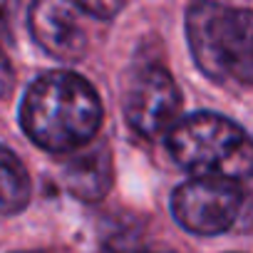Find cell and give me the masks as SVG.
<instances>
[{
  "label": "cell",
  "mask_w": 253,
  "mask_h": 253,
  "mask_svg": "<svg viewBox=\"0 0 253 253\" xmlns=\"http://www.w3.org/2000/svg\"><path fill=\"white\" fill-rule=\"evenodd\" d=\"M186 40L206 77L253 84V10L194 0L186 8Z\"/></svg>",
  "instance_id": "obj_3"
},
{
  "label": "cell",
  "mask_w": 253,
  "mask_h": 253,
  "mask_svg": "<svg viewBox=\"0 0 253 253\" xmlns=\"http://www.w3.org/2000/svg\"><path fill=\"white\" fill-rule=\"evenodd\" d=\"M167 147L194 179H218L238 186L253 179V139L216 112L181 117L167 132Z\"/></svg>",
  "instance_id": "obj_2"
},
{
  "label": "cell",
  "mask_w": 253,
  "mask_h": 253,
  "mask_svg": "<svg viewBox=\"0 0 253 253\" xmlns=\"http://www.w3.org/2000/svg\"><path fill=\"white\" fill-rule=\"evenodd\" d=\"M33 186L25 164L8 149L0 147V216H15L30 201Z\"/></svg>",
  "instance_id": "obj_8"
},
{
  "label": "cell",
  "mask_w": 253,
  "mask_h": 253,
  "mask_svg": "<svg viewBox=\"0 0 253 253\" xmlns=\"http://www.w3.org/2000/svg\"><path fill=\"white\" fill-rule=\"evenodd\" d=\"M181 94L162 65L139 67L124 89V114L134 132L147 139L167 134L179 122Z\"/></svg>",
  "instance_id": "obj_5"
},
{
  "label": "cell",
  "mask_w": 253,
  "mask_h": 253,
  "mask_svg": "<svg viewBox=\"0 0 253 253\" xmlns=\"http://www.w3.org/2000/svg\"><path fill=\"white\" fill-rule=\"evenodd\" d=\"M13 84H15L13 65H10V60L5 57V52L0 50V99L8 97V94L13 92Z\"/></svg>",
  "instance_id": "obj_10"
},
{
  "label": "cell",
  "mask_w": 253,
  "mask_h": 253,
  "mask_svg": "<svg viewBox=\"0 0 253 253\" xmlns=\"http://www.w3.org/2000/svg\"><path fill=\"white\" fill-rule=\"evenodd\" d=\"M72 3H75L82 13L92 15V18L109 20V18H114V15L122 13V8H124L126 0H72Z\"/></svg>",
  "instance_id": "obj_9"
},
{
  "label": "cell",
  "mask_w": 253,
  "mask_h": 253,
  "mask_svg": "<svg viewBox=\"0 0 253 253\" xmlns=\"http://www.w3.org/2000/svg\"><path fill=\"white\" fill-rule=\"evenodd\" d=\"M25 134L52 154H72L94 142L102 124L97 89L75 72L38 77L20 104Z\"/></svg>",
  "instance_id": "obj_1"
},
{
  "label": "cell",
  "mask_w": 253,
  "mask_h": 253,
  "mask_svg": "<svg viewBox=\"0 0 253 253\" xmlns=\"http://www.w3.org/2000/svg\"><path fill=\"white\" fill-rule=\"evenodd\" d=\"M28 25L35 42L52 57L75 62L87 52V30L82 10L72 0H33Z\"/></svg>",
  "instance_id": "obj_6"
},
{
  "label": "cell",
  "mask_w": 253,
  "mask_h": 253,
  "mask_svg": "<svg viewBox=\"0 0 253 253\" xmlns=\"http://www.w3.org/2000/svg\"><path fill=\"white\" fill-rule=\"evenodd\" d=\"M65 186L72 196L82 201H99L107 196L114 176L112 154L104 142H89L87 147L72 152L70 162L65 164Z\"/></svg>",
  "instance_id": "obj_7"
},
{
  "label": "cell",
  "mask_w": 253,
  "mask_h": 253,
  "mask_svg": "<svg viewBox=\"0 0 253 253\" xmlns=\"http://www.w3.org/2000/svg\"><path fill=\"white\" fill-rule=\"evenodd\" d=\"M171 213L181 228L196 236L233 231L246 213V194L238 184L218 179H189L171 196Z\"/></svg>",
  "instance_id": "obj_4"
},
{
  "label": "cell",
  "mask_w": 253,
  "mask_h": 253,
  "mask_svg": "<svg viewBox=\"0 0 253 253\" xmlns=\"http://www.w3.org/2000/svg\"><path fill=\"white\" fill-rule=\"evenodd\" d=\"M23 0H0V25H5L15 18V13L20 10Z\"/></svg>",
  "instance_id": "obj_11"
},
{
  "label": "cell",
  "mask_w": 253,
  "mask_h": 253,
  "mask_svg": "<svg viewBox=\"0 0 253 253\" xmlns=\"http://www.w3.org/2000/svg\"><path fill=\"white\" fill-rule=\"evenodd\" d=\"M18 253H35V251H18Z\"/></svg>",
  "instance_id": "obj_12"
}]
</instances>
